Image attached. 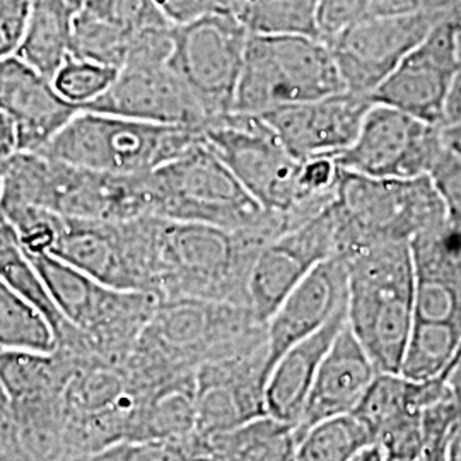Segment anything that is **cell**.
<instances>
[{"label": "cell", "mask_w": 461, "mask_h": 461, "mask_svg": "<svg viewBox=\"0 0 461 461\" xmlns=\"http://www.w3.org/2000/svg\"><path fill=\"white\" fill-rule=\"evenodd\" d=\"M205 146L228 166L267 212L282 217L289 230L327 207L333 197H313L301 182L296 159L258 115L219 116L202 129Z\"/></svg>", "instance_id": "8"}, {"label": "cell", "mask_w": 461, "mask_h": 461, "mask_svg": "<svg viewBox=\"0 0 461 461\" xmlns=\"http://www.w3.org/2000/svg\"><path fill=\"white\" fill-rule=\"evenodd\" d=\"M0 280L14 289L17 294L26 297L30 303L47 316L55 331L57 344L70 339L76 329L68 325L66 318L51 301L45 282L38 274L32 257L21 245L16 230L11 222L0 214Z\"/></svg>", "instance_id": "27"}, {"label": "cell", "mask_w": 461, "mask_h": 461, "mask_svg": "<svg viewBox=\"0 0 461 461\" xmlns=\"http://www.w3.org/2000/svg\"><path fill=\"white\" fill-rule=\"evenodd\" d=\"M118 70L83 59L68 57L66 64L53 76L55 89L70 103L81 106L99 98L115 81Z\"/></svg>", "instance_id": "32"}, {"label": "cell", "mask_w": 461, "mask_h": 461, "mask_svg": "<svg viewBox=\"0 0 461 461\" xmlns=\"http://www.w3.org/2000/svg\"><path fill=\"white\" fill-rule=\"evenodd\" d=\"M55 331L33 303L0 280V350L53 352Z\"/></svg>", "instance_id": "29"}, {"label": "cell", "mask_w": 461, "mask_h": 461, "mask_svg": "<svg viewBox=\"0 0 461 461\" xmlns=\"http://www.w3.org/2000/svg\"><path fill=\"white\" fill-rule=\"evenodd\" d=\"M17 152V133L11 118L0 110V163Z\"/></svg>", "instance_id": "39"}, {"label": "cell", "mask_w": 461, "mask_h": 461, "mask_svg": "<svg viewBox=\"0 0 461 461\" xmlns=\"http://www.w3.org/2000/svg\"><path fill=\"white\" fill-rule=\"evenodd\" d=\"M0 461H26L17 445L16 432L7 409L5 396L0 390Z\"/></svg>", "instance_id": "38"}, {"label": "cell", "mask_w": 461, "mask_h": 461, "mask_svg": "<svg viewBox=\"0 0 461 461\" xmlns=\"http://www.w3.org/2000/svg\"><path fill=\"white\" fill-rule=\"evenodd\" d=\"M443 202L446 221L461 230V158L443 149L428 175Z\"/></svg>", "instance_id": "34"}, {"label": "cell", "mask_w": 461, "mask_h": 461, "mask_svg": "<svg viewBox=\"0 0 461 461\" xmlns=\"http://www.w3.org/2000/svg\"><path fill=\"white\" fill-rule=\"evenodd\" d=\"M342 91L346 86L325 41L306 34L249 33L232 112L262 115Z\"/></svg>", "instance_id": "10"}, {"label": "cell", "mask_w": 461, "mask_h": 461, "mask_svg": "<svg viewBox=\"0 0 461 461\" xmlns=\"http://www.w3.org/2000/svg\"><path fill=\"white\" fill-rule=\"evenodd\" d=\"M76 14L64 0H32L17 57L53 79L70 57L72 21Z\"/></svg>", "instance_id": "26"}, {"label": "cell", "mask_w": 461, "mask_h": 461, "mask_svg": "<svg viewBox=\"0 0 461 461\" xmlns=\"http://www.w3.org/2000/svg\"><path fill=\"white\" fill-rule=\"evenodd\" d=\"M156 4L171 24H185L212 9V0H156Z\"/></svg>", "instance_id": "37"}, {"label": "cell", "mask_w": 461, "mask_h": 461, "mask_svg": "<svg viewBox=\"0 0 461 461\" xmlns=\"http://www.w3.org/2000/svg\"><path fill=\"white\" fill-rule=\"evenodd\" d=\"M445 383L461 419V352L445 375Z\"/></svg>", "instance_id": "40"}, {"label": "cell", "mask_w": 461, "mask_h": 461, "mask_svg": "<svg viewBox=\"0 0 461 461\" xmlns=\"http://www.w3.org/2000/svg\"><path fill=\"white\" fill-rule=\"evenodd\" d=\"M83 110L200 131L209 123L198 99L167 64L118 70L110 87Z\"/></svg>", "instance_id": "20"}, {"label": "cell", "mask_w": 461, "mask_h": 461, "mask_svg": "<svg viewBox=\"0 0 461 461\" xmlns=\"http://www.w3.org/2000/svg\"><path fill=\"white\" fill-rule=\"evenodd\" d=\"M0 110L17 133V152H40L81 112L53 81L17 55L0 60Z\"/></svg>", "instance_id": "21"}, {"label": "cell", "mask_w": 461, "mask_h": 461, "mask_svg": "<svg viewBox=\"0 0 461 461\" xmlns=\"http://www.w3.org/2000/svg\"><path fill=\"white\" fill-rule=\"evenodd\" d=\"M458 59H460L461 68V13H458Z\"/></svg>", "instance_id": "45"}, {"label": "cell", "mask_w": 461, "mask_h": 461, "mask_svg": "<svg viewBox=\"0 0 461 461\" xmlns=\"http://www.w3.org/2000/svg\"><path fill=\"white\" fill-rule=\"evenodd\" d=\"M451 13L366 17L329 43L346 91L373 95L429 32Z\"/></svg>", "instance_id": "17"}, {"label": "cell", "mask_w": 461, "mask_h": 461, "mask_svg": "<svg viewBox=\"0 0 461 461\" xmlns=\"http://www.w3.org/2000/svg\"><path fill=\"white\" fill-rule=\"evenodd\" d=\"M339 257V222L333 200L304 222L268 241L248 277V308L267 323L280 303L314 267Z\"/></svg>", "instance_id": "15"}, {"label": "cell", "mask_w": 461, "mask_h": 461, "mask_svg": "<svg viewBox=\"0 0 461 461\" xmlns=\"http://www.w3.org/2000/svg\"><path fill=\"white\" fill-rule=\"evenodd\" d=\"M32 260L57 310L81 333L86 347L108 361L125 363L159 297L104 285L49 253Z\"/></svg>", "instance_id": "11"}, {"label": "cell", "mask_w": 461, "mask_h": 461, "mask_svg": "<svg viewBox=\"0 0 461 461\" xmlns=\"http://www.w3.org/2000/svg\"><path fill=\"white\" fill-rule=\"evenodd\" d=\"M4 163V161H2ZM2 163H0V192H2Z\"/></svg>", "instance_id": "46"}, {"label": "cell", "mask_w": 461, "mask_h": 461, "mask_svg": "<svg viewBox=\"0 0 461 461\" xmlns=\"http://www.w3.org/2000/svg\"><path fill=\"white\" fill-rule=\"evenodd\" d=\"M258 230L166 221L156 241V296L209 299L248 308V277L262 248Z\"/></svg>", "instance_id": "2"}, {"label": "cell", "mask_w": 461, "mask_h": 461, "mask_svg": "<svg viewBox=\"0 0 461 461\" xmlns=\"http://www.w3.org/2000/svg\"><path fill=\"white\" fill-rule=\"evenodd\" d=\"M30 9L32 0H0V60L17 55Z\"/></svg>", "instance_id": "35"}, {"label": "cell", "mask_w": 461, "mask_h": 461, "mask_svg": "<svg viewBox=\"0 0 461 461\" xmlns=\"http://www.w3.org/2000/svg\"><path fill=\"white\" fill-rule=\"evenodd\" d=\"M202 131L81 110L40 152L67 165L135 176L178 158Z\"/></svg>", "instance_id": "9"}, {"label": "cell", "mask_w": 461, "mask_h": 461, "mask_svg": "<svg viewBox=\"0 0 461 461\" xmlns=\"http://www.w3.org/2000/svg\"><path fill=\"white\" fill-rule=\"evenodd\" d=\"M5 205H30L62 217L98 221L149 215L144 175L101 173L41 152H16L2 163L0 207Z\"/></svg>", "instance_id": "6"}, {"label": "cell", "mask_w": 461, "mask_h": 461, "mask_svg": "<svg viewBox=\"0 0 461 461\" xmlns=\"http://www.w3.org/2000/svg\"><path fill=\"white\" fill-rule=\"evenodd\" d=\"M159 217L123 221L59 217L49 255L104 285L156 294Z\"/></svg>", "instance_id": "12"}, {"label": "cell", "mask_w": 461, "mask_h": 461, "mask_svg": "<svg viewBox=\"0 0 461 461\" xmlns=\"http://www.w3.org/2000/svg\"><path fill=\"white\" fill-rule=\"evenodd\" d=\"M149 215L226 230H258L277 238L289 230L267 212L203 139L178 158L144 175Z\"/></svg>", "instance_id": "3"}, {"label": "cell", "mask_w": 461, "mask_h": 461, "mask_svg": "<svg viewBox=\"0 0 461 461\" xmlns=\"http://www.w3.org/2000/svg\"><path fill=\"white\" fill-rule=\"evenodd\" d=\"M267 346L203 364L195 371V432L214 438L267 417Z\"/></svg>", "instance_id": "18"}, {"label": "cell", "mask_w": 461, "mask_h": 461, "mask_svg": "<svg viewBox=\"0 0 461 461\" xmlns=\"http://www.w3.org/2000/svg\"><path fill=\"white\" fill-rule=\"evenodd\" d=\"M346 321L347 306L323 329L287 348L270 367L265 381V411L268 419L296 428L318 367Z\"/></svg>", "instance_id": "24"}, {"label": "cell", "mask_w": 461, "mask_h": 461, "mask_svg": "<svg viewBox=\"0 0 461 461\" xmlns=\"http://www.w3.org/2000/svg\"><path fill=\"white\" fill-rule=\"evenodd\" d=\"M64 2H66L67 5H68L72 11L79 13L89 0H64Z\"/></svg>", "instance_id": "44"}, {"label": "cell", "mask_w": 461, "mask_h": 461, "mask_svg": "<svg viewBox=\"0 0 461 461\" xmlns=\"http://www.w3.org/2000/svg\"><path fill=\"white\" fill-rule=\"evenodd\" d=\"M373 445L371 434L354 415H339L308 429L294 445L293 461H352Z\"/></svg>", "instance_id": "28"}, {"label": "cell", "mask_w": 461, "mask_h": 461, "mask_svg": "<svg viewBox=\"0 0 461 461\" xmlns=\"http://www.w3.org/2000/svg\"><path fill=\"white\" fill-rule=\"evenodd\" d=\"M375 104L371 95L342 91L327 98L294 103L260 118L280 144L299 161L335 158L357 137L364 116Z\"/></svg>", "instance_id": "19"}, {"label": "cell", "mask_w": 461, "mask_h": 461, "mask_svg": "<svg viewBox=\"0 0 461 461\" xmlns=\"http://www.w3.org/2000/svg\"><path fill=\"white\" fill-rule=\"evenodd\" d=\"M318 0H241L240 21L249 33L316 34Z\"/></svg>", "instance_id": "31"}, {"label": "cell", "mask_w": 461, "mask_h": 461, "mask_svg": "<svg viewBox=\"0 0 461 461\" xmlns=\"http://www.w3.org/2000/svg\"><path fill=\"white\" fill-rule=\"evenodd\" d=\"M352 461H384V458L381 456L378 449L375 446H367L364 447L363 451L354 458Z\"/></svg>", "instance_id": "42"}, {"label": "cell", "mask_w": 461, "mask_h": 461, "mask_svg": "<svg viewBox=\"0 0 461 461\" xmlns=\"http://www.w3.org/2000/svg\"><path fill=\"white\" fill-rule=\"evenodd\" d=\"M133 33L83 7L72 21L70 57L120 70L129 59Z\"/></svg>", "instance_id": "30"}, {"label": "cell", "mask_w": 461, "mask_h": 461, "mask_svg": "<svg viewBox=\"0 0 461 461\" xmlns=\"http://www.w3.org/2000/svg\"><path fill=\"white\" fill-rule=\"evenodd\" d=\"M346 265L347 325L381 373H400L413 325L411 243L364 248Z\"/></svg>", "instance_id": "5"}, {"label": "cell", "mask_w": 461, "mask_h": 461, "mask_svg": "<svg viewBox=\"0 0 461 461\" xmlns=\"http://www.w3.org/2000/svg\"><path fill=\"white\" fill-rule=\"evenodd\" d=\"M249 32L226 14H203L175 26L167 66L186 84L209 122L232 112Z\"/></svg>", "instance_id": "13"}, {"label": "cell", "mask_w": 461, "mask_h": 461, "mask_svg": "<svg viewBox=\"0 0 461 461\" xmlns=\"http://www.w3.org/2000/svg\"><path fill=\"white\" fill-rule=\"evenodd\" d=\"M458 67V13H451L379 84L371 98L420 122L443 127L446 103Z\"/></svg>", "instance_id": "16"}, {"label": "cell", "mask_w": 461, "mask_h": 461, "mask_svg": "<svg viewBox=\"0 0 461 461\" xmlns=\"http://www.w3.org/2000/svg\"><path fill=\"white\" fill-rule=\"evenodd\" d=\"M413 325L402 375L445 378L461 352V230L447 221L411 241Z\"/></svg>", "instance_id": "4"}, {"label": "cell", "mask_w": 461, "mask_h": 461, "mask_svg": "<svg viewBox=\"0 0 461 461\" xmlns=\"http://www.w3.org/2000/svg\"><path fill=\"white\" fill-rule=\"evenodd\" d=\"M347 306V265L333 257L297 284L267 321V369L297 342L323 329Z\"/></svg>", "instance_id": "22"}, {"label": "cell", "mask_w": 461, "mask_h": 461, "mask_svg": "<svg viewBox=\"0 0 461 461\" xmlns=\"http://www.w3.org/2000/svg\"><path fill=\"white\" fill-rule=\"evenodd\" d=\"M84 9L129 32L171 24L159 11L156 0H89Z\"/></svg>", "instance_id": "33"}, {"label": "cell", "mask_w": 461, "mask_h": 461, "mask_svg": "<svg viewBox=\"0 0 461 461\" xmlns=\"http://www.w3.org/2000/svg\"><path fill=\"white\" fill-rule=\"evenodd\" d=\"M378 373L376 364L346 321L318 367L301 417L293 429L294 441L321 420L354 412Z\"/></svg>", "instance_id": "23"}, {"label": "cell", "mask_w": 461, "mask_h": 461, "mask_svg": "<svg viewBox=\"0 0 461 461\" xmlns=\"http://www.w3.org/2000/svg\"><path fill=\"white\" fill-rule=\"evenodd\" d=\"M333 209L344 260L373 245L411 243L446 222L443 202L429 176L373 178L340 167Z\"/></svg>", "instance_id": "7"}, {"label": "cell", "mask_w": 461, "mask_h": 461, "mask_svg": "<svg viewBox=\"0 0 461 461\" xmlns=\"http://www.w3.org/2000/svg\"><path fill=\"white\" fill-rule=\"evenodd\" d=\"M267 346V323L247 306L178 297L159 299L125 361L137 388L148 392L203 364Z\"/></svg>", "instance_id": "1"}, {"label": "cell", "mask_w": 461, "mask_h": 461, "mask_svg": "<svg viewBox=\"0 0 461 461\" xmlns=\"http://www.w3.org/2000/svg\"><path fill=\"white\" fill-rule=\"evenodd\" d=\"M446 460L461 461V419L455 424L446 446Z\"/></svg>", "instance_id": "41"}, {"label": "cell", "mask_w": 461, "mask_h": 461, "mask_svg": "<svg viewBox=\"0 0 461 461\" xmlns=\"http://www.w3.org/2000/svg\"><path fill=\"white\" fill-rule=\"evenodd\" d=\"M419 461H447L446 460V446L429 449L428 453Z\"/></svg>", "instance_id": "43"}, {"label": "cell", "mask_w": 461, "mask_h": 461, "mask_svg": "<svg viewBox=\"0 0 461 461\" xmlns=\"http://www.w3.org/2000/svg\"><path fill=\"white\" fill-rule=\"evenodd\" d=\"M195 373H190L142 393L132 443L180 441L195 434Z\"/></svg>", "instance_id": "25"}, {"label": "cell", "mask_w": 461, "mask_h": 461, "mask_svg": "<svg viewBox=\"0 0 461 461\" xmlns=\"http://www.w3.org/2000/svg\"><path fill=\"white\" fill-rule=\"evenodd\" d=\"M367 17L461 13V0H366Z\"/></svg>", "instance_id": "36"}, {"label": "cell", "mask_w": 461, "mask_h": 461, "mask_svg": "<svg viewBox=\"0 0 461 461\" xmlns=\"http://www.w3.org/2000/svg\"><path fill=\"white\" fill-rule=\"evenodd\" d=\"M443 149L441 127L375 103L356 140L333 159L357 175L409 180L428 176Z\"/></svg>", "instance_id": "14"}]
</instances>
